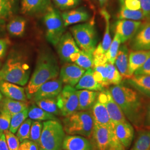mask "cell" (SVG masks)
Wrapping results in <instances>:
<instances>
[{"instance_id":"36","label":"cell","mask_w":150,"mask_h":150,"mask_svg":"<svg viewBox=\"0 0 150 150\" xmlns=\"http://www.w3.org/2000/svg\"><path fill=\"white\" fill-rule=\"evenodd\" d=\"M17 0H0V19L10 18L16 10Z\"/></svg>"},{"instance_id":"44","label":"cell","mask_w":150,"mask_h":150,"mask_svg":"<svg viewBox=\"0 0 150 150\" xmlns=\"http://www.w3.org/2000/svg\"><path fill=\"white\" fill-rule=\"evenodd\" d=\"M52 1L62 10L74 8L80 3V0H52Z\"/></svg>"},{"instance_id":"8","label":"cell","mask_w":150,"mask_h":150,"mask_svg":"<svg viewBox=\"0 0 150 150\" xmlns=\"http://www.w3.org/2000/svg\"><path fill=\"white\" fill-rule=\"evenodd\" d=\"M43 22L46 27V38L54 46H56L64 34L65 26L59 11L52 6L44 13Z\"/></svg>"},{"instance_id":"21","label":"cell","mask_w":150,"mask_h":150,"mask_svg":"<svg viewBox=\"0 0 150 150\" xmlns=\"http://www.w3.org/2000/svg\"><path fill=\"white\" fill-rule=\"evenodd\" d=\"M91 109L94 123L108 127H114L105 105L97 98Z\"/></svg>"},{"instance_id":"58","label":"cell","mask_w":150,"mask_h":150,"mask_svg":"<svg viewBox=\"0 0 150 150\" xmlns=\"http://www.w3.org/2000/svg\"></svg>"},{"instance_id":"57","label":"cell","mask_w":150,"mask_h":150,"mask_svg":"<svg viewBox=\"0 0 150 150\" xmlns=\"http://www.w3.org/2000/svg\"></svg>"},{"instance_id":"32","label":"cell","mask_w":150,"mask_h":150,"mask_svg":"<svg viewBox=\"0 0 150 150\" xmlns=\"http://www.w3.org/2000/svg\"><path fill=\"white\" fill-rule=\"evenodd\" d=\"M117 17L119 20H129L134 21L145 20V16L141 9L139 10H129L126 7L123 0H121V7Z\"/></svg>"},{"instance_id":"51","label":"cell","mask_w":150,"mask_h":150,"mask_svg":"<svg viewBox=\"0 0 150 150\" xmlns=\"http://www.w3.org/2000/svg\"><path fill=\"white\" fill-rule=\"evenodd\" d=\"M98 1L100 4V5L102 7L105 6L107 2V0H98Z\"/></svg>"},{"instance_id":"25","label":"cell","mask_w":150,"mask_h":150,"mask_svg":"<svg viewBox=\"0 0 150 150\" xmlns=\"http://www.w3.org/2000/svg\"><path fill=\"white\" fill-rule=\"evenodd\" d=\"M75 88L77 90H87L97 92H101L105 89V88L95 79L92 69L86 70L77 84L75 86Z\"/></svg>"},{"instance_id":"55","label":"cell","mask_w":150,"mask_h":150,"mask_svg":"<svg viewBox=\"0 0 150 150\" xmlns=\"http://www.w3.org/2000/svg\"><path fill=\"white\" fill-rule=\"evenodd\" d=\"M85 1H86L87 2H88V3H90V1H89V0H85Z\"/></svg>"},{"instance_id":"17","label":"cell","mask_w":150,"mask_h":150,"mask_svg":"<svg viewBox=\"0 0 150 150\" xmlns=\"http://www.w3.org/2000/svg\"><path fill=\"white\" fill-rule=\"evenodd\" d=\"M51 6V0H21V12L28 15L44 14Z\"/></svg>"},{"instance_id":"27","label":"cell","mask_w":150,"mask_h":150,"mask_svg":"<svg viewBox=\"0 0 150 150\" xmlns=\"http://www.w3.org/2000/svg\"><path fill=\"white\" fill-rule=\"evenodd\" d=\"M127 82L135 90L150 98V75H133Z\"/></svg>"},{"instance_id":"29","label":"cell","mask_w":150,"mask_h":150,"mask_svg":"<svg viewBox=\"0 0 150 150\" xmlns=\"http://www.w3.org/2000/svg\"><path fill=\"white\" fill-rule=\"evenodd\" d=\"M28 106L29 103L28 102L17 101L7 97L3 98L0 102V109L10 113L11 116L23 111L28 108Z\"/></svg>"},{"instance_id":"18","label":"cell","mask_w":150,"mask_h":150,"mask_svg":"<svg viewBox=\"0 0 150 150\" xmlns=\"http://www.w3.org/2000/svg\"><path fill=\"white\" fill-rule=\"evenodd\" d=\"M114 131L118 140L127 149L132 144L134 129L131 123L128 121L118 122L114 125Z\"/></svg>"},{"instance_id":"42","label":"cell","mask_w":150,"mask_h":150,"mask_svg":"<svg viewBox=\"0 0 150 150\" xmlns=\"http://www.w3.org/2000/svg\"><path fill=\"white\" fill-rule=\"evenodd\" d=\"M4 133L9 150H19L20 144L17 137L9 130L6 131Z\"/></svg>"},{"instance_id":"20","label":"cell","mask_w":150,"mask_h":150,"mask_svg":"<svg viewBox=\"0 0 150 150\" xmlns=\"http://www.w3.org/2000/svg\"><path fill=\"white\" fill-rule=\"evenodd\" d=\"M62 149L65 150H93L91 141L80 135L65 136Z\"/></svg>"},{"instance_id":"50","label":"cell","mask_w":150,"mask_h":150,"mask_svg":"<svg viewBox=\"0 0 150 150\" xmlns=\"http://www.w3.org/2000/svg\"><path fill=\"white\" fill-rule=\"evenodd\" d=\"M0 150H9L4 132L0 136Z\"/></svg>"},{"instance_id":"6","label":"cell","mask_w":150,"mask_h":150,"mask_svg":"<svg viewBox=\"0 0 150 150\" xmlns=\"http://www.w3.org/2000/svg\"><path fill=\"white\" fill-rule=\"evenodd\" d=\"M91 139L93 150H126L116 137L113 127L94 123Z\"/></svg>"},{"instance_id":"35","label":"cell","mask_w":150,"mask_h":150,"mask_svg":"<svg viewBox=\"0 0 150 150\" xmlns=\"http://www.w3.org/2000/svg\"><path fill=\"white\" fill-rule=\"evenodd\" d=\"M38 107L54 115H61L57 103V97L47 98L35 101Z\"/></svg>"},{"instance_id":"19","label":"cell","mask_w":150,"mask_h":150,"mask_svg":"<svg viewBox=\"0 0 150 150\" xmlns=\"http://www.w3.org/2000/svg\"><path fill=\"white\" fill-rule=\"evenodd\" d=\"M0 91L7 98L28 102L25 89L19 85L5 81H0Z\"/></svg>"},{"instance_id":"13","label":"cell","mask_w":150,"mask_h":150,"mask_svg":"<svg viewBox=\"0 0 150 150\" xmlns=\"http://www.w3.org/2000/svg\"><path fill=\"white\" fill-rule=\"evenodd\" d=\"M86 70L74 63H66L59 70V79L62 83L72 87L76 86Z\"/></svg>"},{"instance_id":"43","label":"cell","mask_w":150,"mask_h":150,"mask_svg":"<svg viewBox=\"0 0 150 150\" xmlns=\"http://www.w3.org/2000/svg\"><path fill=\"white\" fill-rule=\"evenodd\" d=\"M11 115L4 110L0 109V131L4 132L9 130Z\"/></svg>"},{"instance_id":"1","label":"cell","mask_w":150,"mask_h":150,"mask_svg":"<svg viewBox=\"0 0 150 150\" xmlns=\"http://www.w3.org/2000/svg\"><path fill=\"white\" fill-rule=\"evenodd\" d=\"M109 91L127 121L137 131L145 129L147 103L145 96L139 91L122 85L110 86Z\"/></svg>"},{"instance_id":"34","label":"cell","mask_w":150,"mask_h":150,"mask_svg":"<svg viewBox=\"0 0 150 150\" xmlns=\"http://www.w3.org/2000/svg\"><path fill=\"white\" fill-rule=\"evenodd\" d=\"M150 150V129L138 131V134L131 150Z\"/></svg>"},{"instance_id":"56","label":"cell","mask_w":150,"mask_h":150,"mask_svg":"<svg viewBox=\"0 0 150 150\" xmlns=\"http://www.w3.org/2000/svg\"><path fill=\"white\" fill-rule=\"evenodd\" d=\"M132 1V0H124V1Z\"/></svg>"},{"instance_id":"12","label":"cell","mask_w":150,"mask_h":150,"mask_svg":"<svg viewBox=\"0 0 150 150\" xmlns=\"http://www.w3.org/2000/svg\"><path fill=\"white\" fill-rule=\"evenodd\" d=\"M130 40L132 50H150V21L142 23Z\"/></svg>"},{"instance_id":"53","label":"cell","mask_w":150,"mask_h":150,"mask_svg":"<svg viewBox=\"0 0 150 150\" xmlns=\"http://www.w3.org/2000/svg\"><path fill=\"white\" fill-rule=\"evenodd\" d=\"M3 21H4V20H1V19H0V26L2 25Z\"/></svg>"},{"instance_id":"24","label":"cell","mask_w":150,"mask_h":150,"mask_svg":"<svg viewBox=\"0 0 150 150\" xmlns=\"http://www.w3.org/2000/svg\"><path fill=\"white\" fill-rule=\"evenodd\" d=\"M101 13L105 22V32H104L102 42L97 46L93 54V56L105 54L107 52L112 42V40L110 35V15L107 12V11L105 10H102Z\"/></svg>"},{"instance_id":"47","label":"cell","mask_w":150,"mask_h":150,"mask_svg":"<svg viewBox=\"0 0 150 150\" xmlns=\"http://www.w3.org/2000/svg\"><path fill=\"white\" fill-rule=\"evenodd\" d=\"M150 75V57L141 67L135 71L134 75Z\"/></svg>"},{"instance_id":"37","label":"cell","mask_w":150,"mask_h":150,"mask_svg":"<svg viewBox=\"0 0 150 150\" xmlns=\"http://www.w3.org/2000/svg\"><path fill=\"white\" fill-rule=\"evenodd\" d=\"M28 108L24 110L21 112L17 113L11 116V123L9 128V131L13 134L17 132L18 128L28 117Z\"/></svg>"},{"instance_id":"38","label":"cell","mask_w":150,"mask_h":150,"mask_svg":"<svg viewBox=\"0 0 150 150\" xmlns=\"http://www.w3.org/2000/svg\"><path fill=\"white\" fill-rule=\"evenodd\" d=\"M108 74L107 77V84L108 87L113 85H118L121 84L123 77L119 72L118 70L114 64L107 62Z\"/></svg>"},{"instance_id":"30","label":"cell","mask_w":150,"mask_h":150,"mask_svg":"<svg viewBox=\"0 0 150 150\" xmlns=\"http://www.w3.org/2000/svg\"><path fill=\"white\" fill-rule=\"evenodd\" d=\"M70 62L74 63L85 70L92 69L93 67V54L80 50L72 54L70 57Z\"/></svg>"},{"instance_id":"45","label":"cell","mask_w":150,"mask_h":150,"mask_svg":"<svg viewBox=\"0 0 150 150\" xmlns=\"http://www.w3.org/2000/svg\"><path fill=\"white\" fill-rule=\"evenodd\" d=\"M19 150H39V147L35 142L26 139L22 142L20 145Z\"/></svg>"},{"instance_id":"15","label":"cell","mask_w":150,"mask_h":150,"mask_svg":"<svg viewBox=\"0 0 150 150\" xmlns=\"http://www.w3.org/2000/svg\"><path fill=\"white\" fill-rule=\"evenodd\" d=\"M142 22L129 20H118L116 23L115 33L120 38L121 43L131 40L136 33Z\"/></svg>"},{"instance_id":"5","label":"cell","mask_w":150,"mask_h":150,"mask_svg":"<svg viewBox=\"0 0 150 150\" xmlns=\"http://www.w3.org/2000/svg\"><path fill=\"white\" fill-rule=\"evenodd\" d=\"M64 137L63 126L57 120L46 121L43 123L39 150H61Z\"/></svg>"},{"instance_id":"7","label":"cell","mask_w":150,"mask_h":150,"mask_svg":"<svg viewBox=\"0 0 150 150\" xmlns=\"http://www.w3.org/2000/svg\"><path fill=\"white\" fill-rule=\"evenodd\" d=\"M70 31L81 50L93 54L97 42L94 22L90 21L75 25L71 28Z\"/></svg>"},{"instance_id":"49","label":"cell","mask_w":150,"mask_h":150,"mask_svg":"<svg viewBox=\"0 0 150 150\" xmlns=\"http://www.w3.org/2000/svg\"><path fill=\"white\" fill-rule=\"evenodd\" d=\"M144 127H145V129H150V102L148 104L147 107Z\"/></svg>"},{"instance_id":"46","label":"cell","mask_w":150,"mask_h":150,"mask_svg":"<svg viewBox=\"0 0 150 150\" xmlns=\"http://www.w3.org/2000/svg\"><path fill=\"white\" fill-rule=\"evenodd\" d=\"M141 9L142 11L146 21H150V0H139Z\"/></svg>"},{"instance_id":"31","label":"cell","mask_w":150,"mask_h":150,"mask_svg":"<svg viewBox=\"0 0 150 150\" xmlns=\"http://www.w3.org/2000/svg\"><path fill=\"white\" fill-rule=\"evenodd\" d=\"M26 20L22 17L12 18L7 25V30L12 36L21 37L25 31Z\"/></svg>"},{"instance_id":"14","label":"cell","mask_w":150,"mask_h":150,"mask_svg":"<svg viewBox=\"0 0 150 150\" xmlns=\"http://www.w3.org/2000/svg\"><path fill=\"white\" fill-rule=\"evenodd\" d=\"M63 83L60 79H54L48 81L41 86L32 98L34 101L43 98L57 97L62 90Z\"/></svg>"},{"instance_id":"10","label":"cell","mask_w":150,"mask_h":150,"mask_svg":"<svg viewBox=\"0 0 150 150\" xmlns=\"http://www.w3.org/2000/svg\"><path fill=\"white\" fill-rule=\"evenodd\" d=\"M97 99L105 105L110 118L113 125L127 121L121 108L113 100L108 89H104L103 91L99 92Z\"/></svg>"},{"instance_id":"9","label":"cell","mask_w":150,"mask_h":150,"mask_svg":"<svg viewBox=\"0 0 150 150\" xmlns=\"http://www.w3.org/2000/svg\"><path fill=\"white\" fill-rule=\"evenodd\" d=\"M57 103L61 116L67 117L79 111L77 90L66 85L57 97Z\"/></svg>"},{"instance_id":"26","label":"cell","mask_w":150,"mask_h":150,"mask_svg":"<svg viewBox=\"0 0 150 150\" xmlns=\"http://www.w3.org/2000/svg\"><path fill=\"white\" fill-rule=\"evenodd\" d=\"M150 57V50H132L129 54V72L132 76Z\"/></svg>"},{"instance_id":"2","label":"cell","mask_w":150,"mask_h":150,"mask_svg":"<svg viewBox=\"0 0 150 150\" xmlns=\"http://www.w3.org/2000/svg\"><path fill=\"white\" fill-rule=\"evenodd\" d=\"M59 70L57 61L54 54L47 51L40 54L33 73L25 89L27 98H32L35 93L45 83L57 78Z\"/></svg>"},{"instance_id":"54","label":"cell","mask_w":150,"mask_h":150,"mask_svg":"<svg viewBox=\"0 0 150 150\" xmlns=\"http://www.w3.org/2000/svg\"><path fill=\"white\" fill-rule=\"evenodd\" d=\"M4 132H1V131H0V136H1V134H2Z\"/></svg>"},{"instance_id":"11","label":"cell","mask_w":150,"mask_h":150,"mask_svg":"<svg viewBox=\"0 0 150 150\" xmlns=\"http://www.w3.org/2000/svg\"><path fill=\"white\" fill-rule=\"evenodd\" d=\"M56 47L60 59L65 63L70 62V56L81 50L76 43L71 33L69 32L64 33Z\"/></svg>"},{"instance_id":"40","label":"cell","mask_w":150,"mask_h":150,"mask_svg":"<svg viewBox=\"0 0 150 150\" xmlns=\"http://www.w3.org/2000/svg\"><path fill=\"white\" fill-rule=\"evenodd\" d=\"M32 122L33 121L31 119H26L22 123L20 127L18 129L16 132V136L20 142H23L25 140L29 139Z\"/></svg>"},{"instance_id":"22","label":"cell","mask_w":150,"mask_h":150,"mask_svg":"<svg viewBox=\"0 0 150 150\" xmlns=\"http://www.w3.org/2000/svg\"><path fill=\"white\" fill-rule=\"evenodd\" d=\"M114 64L123 79L127 80L132 77L129 72V48L126 45L120 46Z\"/></svg>"},{"instance_id":"52","label":"cell","mask_w":150,"mask_h":150,"mask_svg":"<svg viewBox=\"0 0 150 150\" xmlns=\"http://www.w3.org/2000/svg\"><path fill=\"white\" fill-rule=\"evenodd\" d=\"M2 99H3V95H2V93L0 91V102L2 100Z\"/></svg>"},{"instance_id":"23","label":"cell","mask_w":150,"mask_h":150,"mask_svg":"<svg viewBox=\"0 0 150 150\" xmlns=\"http://www.w3.org/2000/svg\"><path fill=\"white\" fill-rule=\"evenodd\" d=\"M61 16L65 27H67L71 25L87 21L90 18L88 12L83 8L65 11L62 13Z\"/></svg>"},{"instance_id":"28","label":"cell","mask_w":150,"mask_h":150,"mask_svg":"<svg viewBox=\"0 0 150 150\" xmlns=\"http://www.w3.org/2000/svg\"><path fill=\"white\" fill-rule=\"evenodd\" d=\"M99 92L87 90H77L79 98V111L90 110L96 102Z\"/></svg>"},{"instance_id":"3","label":"cell","mask_w":150,"mask_h":150,"mask_svg":"<svg viewBox=\"0 0 150 150\" xmlns=\"http://www.w3.org/2000/svg\"><path fill=\"white\" fill-rule=\"evenodd\" d=\"M30 67L25 57L15 55L10 57L0 70V81L25 86L29 80Z\"/></svg>"},{"instance_id":"39","label":"cell","mask_w":150,"mask_h":150,"mask_svg":"<svg viewBox=\"0 0 150 150\" xmlns=\"http://www.w3.org/2000/svg\"><path fill=\"white\" fill-rule=\"evenodd\" d=\"M121 43V42L120 38L118 35L116 33H115V35L111 42L110 46L108 48L107 52L105 54L107 59V62L114 64Z\"/></svg>"},{"instance_id":"16","label":"cell","mask_w":150,"mask_h":150,"mask_svg":"<svg viewBox=\"0 0 150 150\" xmlns=\"http://www.w3.org/2000/svg\"><path fill=\"white\" fill-rule=\"evenodd\" d=\"M93 56V77L98 83L104 88L108 87L107 77L108 70L106 63L107 59L105 54Z\"/></svg>"},{"instance_id":"48","label":"cell","mask_w":150,"mask_h":150,"mask_svg":"<svg viewBox=\"0 0 150 150\" xmlns=\"http://www.w3.org/2000/svg\"><path fill=\"white\" fill-rule=\"evenodd\" d=\"M10 43V41L8 38H0V59L4 57Z\"/></svg>"},{"instance_id":"4","label":"cell","mask_w":150,"mask_h":150,"mask_svg":"<svg viewBox=\"0 0 150 150\" xmlns=\"http://www.w3.org/2000/svg\"><path fill=\"white\" fill-rule=\"evenodd\" d=\"M64 129L67 134L80 135L91 138L93 129V119L90 110L77 111L63 120Z\"/></svg>"},{"instance_id":"41","label":"cell","mask_w":150,"mask_h":150,"mask_svg":"<svg viewBox=\"0 0 150 150\" xmlns=\"http://www.w3.org/2000/svg\"><path fill=\"white\" fill-rule=\"evenodd\" d=\"M43 128V123L39 121H35L32 122L29 139L35 142L38 145L40 144L41 136Z\"/></svg>"},{"instance_id":"33","label":"cell","mask_w":150,"mask_h":150,"mask_svg":"<svg viewBox=\"0 0 150 150\" xmlns=\"http://www.w3.org/2000/svg\"><path fill=\"white\" fill-rule=\"evenodd\" d=\"M28 117L32 120L39 121L57 120L54 115L45 111L35 105H32L28 107Z\"/></svg>"}]
</instances>
